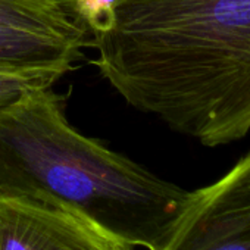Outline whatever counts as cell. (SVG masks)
Returning a JSON list of instances; mask_svg holds the SVG:
<instances>
[{
  "mask_svg": "<svg viewBox=\"0 0 250 250\" xmlns=\"http://www.w3.org/2000/svg\"><path fill=\"white\" fill-rule=\"evenodd\" d=\"M90 46L119 96L174 131L210 147L250 131V0H116Z\"/></svg>",
  "mask_w": 250,
  "mask_h": 250,
  "instance_id": "obj_1",
  "label": "cell"
},
{
  "mask_svg": "<svg viewBox=\"0 0 250 250\" xmlns=\"http://www.w3.org/2000/svg\"><path fill=\"white\" fill-rule=\"evenodd\" d=\"M85 43L55 33L0 24V72L66 74Z\"/></svg>",
  "mask_w": 250,
  "mask_h": 250,
  "instance_id": "obj_5",
  "label": "cell"
},
{
  "mask_svg": "<svg viewBox=\"0 0 250 250\" xmlns=\"http://www.w3.org/2000/svg\"><path fill=\"white\" fill-rule=\"evenodd\" d=\"M0 24L62 34L90 46L91 31L77 14L75 0H0Z\"/></svg>",
  "mask_w": 250,
  "mask_h": 250,
  "instance_id": "obj_6",
  "label": "cell"
},
{
  "mask_svg": "<svg viewBox=\"0 0 250 250\" xmlns=\"http://www.w3.org/2000/svg\"><path fill=\"white\" fill-rule=\"evenodd\" d=\"M0 191L62 209L147 250L165 249L191 197L77 131L52 87L0 107Z\"/></svg>",
  "mask_w": 250,
  "mask_h": 250,
  "instance_id": "obj_2",
  "label": "cell"
},
{
  "mask_svg": "<svg viewBox=\"0 0 250 250\" xmlns=\"http://www.w3.org/2000/svg\"><path fill=\"white\" fill-rule=\"evenodd\" d=\"M164 250H250V152L216 183L191 191Z\"/></svg>",
  "mask_w": 250,
  "mask_h": 250,
  "instance_id": "obj_3",
  "label": "cell"
},
{
  "mask_svg": "<svg viewBox=\"0 0 250 250\" xmlns=\"http://www.w3.org/2000/svg\"><path fill=\"white\" fill-rule=\"evenodd\" d=\"M0 250H134L46 203L0 191Z\"/></svg>",
  "mask_w": 250,
  "mask_h": 250,
  "instance_id": "obj_4",
  "label": "cell"
},
{
  "mask_svg": "<svg viewBox=\"0 0 250 250\" xmlns=\"http://www.w3.org/2000/svg\"><path fill=\"white\" fill-rule=\"evenodd\" d=\"M62 74L59 72H0V107L6 106L24 93L37 88H49Z\"/></svg>",
  "mask_w": 250,
  "mask_h": 250,
  "instance_id": "obj_7",
  "label": "cell"
},
{
  "mask_svg": "<svg viewBox=\"0 0 250 250\" xmlns=\"http://www.w3.org/2000/svg\"><path fill=\"white\" fill-rule=\"evenodd\" d=\"M116 0H75V9L91 34L110 28L115 18Z\"/></svg>",
  "mask_w": 250,
  "mask_h": 250,
  "instance_id": "obj_8",
  "label": "cell"
}]
</instances>
